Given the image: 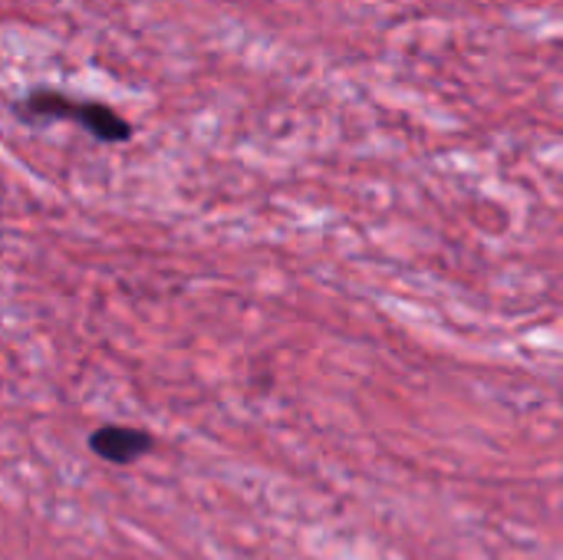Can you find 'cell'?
I'll return each mask as SVG.
<instances>
[{
    "label": "cell",
    "instance_id": "obj_1",
    "mask_svg": "<svg viewBox=\"0 0 563 560\" xmlns=\"http://www.w3.org/2000/svg\"><path fill=\"white\" fill-rule=\"evenodd\" d=\"M23 112L36 119H73L79 122L92 139L119 145L132 139V125L106 102H69L63 92L36 89L23 99Z\"/></svg>",
    "mask_w": 563,
    "mask_h": 560
},
{
    "label": "cell",
    "instance_id": "obj_2",
    "mask_svg": "<svg viewBox=\"0 0 563 560\" xmlns=\"http://www.w3.org/2000/svg\"><path fill=\"white\" fill-rule=\"evenodd\" d=\"M89 449L109 462V465H132L139 459H145L152 452V436L145 429H135V426H99L92 436H89Z\"/></svg>",
    "mask_w": 563,
    "mask_h": 560
}]
</instances>
